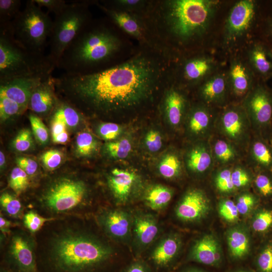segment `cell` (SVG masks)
I'll list each match as a JSON object with an SVG mask.
<instances>
[{"instance_id":"1","label":"cell","mask_w":272,"mask_h":272,"mask_svg":"<svg viewBox=\"0 0 272 272\" xmlns=\"http://www.w3.org/2000/svg\"><path fill=\"white\" fill-rule=\"evenodd\" d=\"M168 56L148 47L132 57L101 71L55 78L60 91L78 104L104 114L135 109L149 101L167 79Z\"/></svg>"},{"instance_id":"2","label":"cell","mask_w":272,"mask_h":272,"mask_svg":"<svg viewBox=\"0 0 272 272\" xmlns=\"http://www.w3.org/2000/svg\"><path fill=\"white\" fill-rule=\"evenodd\" d=\"M215 8V2L207 0L151 2L144 18L153 45L167 55L171 44L195 40L207 28Z\"/></svg>"},{"instance_id":"3","label":"cell","mask_w":272,"mask_h":272,"mask_svg":"<svg viewBox=\"0 0 272 272\" xmlns=\"http://www.w3.org/2000/svg\"><path fill=\"white\" fill-rule=\"evenodd\" d=\"M121 42L110 27L90 21L65 49L57 67L69 75H84L105 70L120 49Z\"/></svg>"},{"instance_id":"4","label":"cell","mask_w":272,"mask_h":272,"mask_svg":"<svg viewBox=\"0 0 272 272\" xmlns=\"http://www.w3.org/2000/svg\"><path fill=\"white\" fill-rule=\"evenodd\" d=\"M49 246V261L56 272H90L103 265L114 254L106 243L80 231L60 233Z\"/></svg>"},{"instance_id":"5","label":"cell","mask_w":272,"mask_h":272,"mask_svg":"<svg viewBox=\"0 0 272 272\" xmlns=\"http://www.w3.org/2000/svg\"><path fill=\"white\" fill-rule=\"evenodd\" d=\"M11 22L0 24V81L51 75L56 66L49 56L30 51L19 43Z\"/></svg>"},{"instance_id":"6","label":"cell","mask_w":272,"mask_h":272,"mask_svg":"<svg viewBox=\"0 0 272 272\" xmlns=\"http://www.w3.org/2000/svg\"><path fill=\"white\" fill-rule=\"evenodd\" d=\"M53 20L34 0L27 1L25 8L11 22L13 35L24 48L44 54L52 31Z\"/></svg>"},{"instance_id":"7","label":"cell","mask_w":272,"mask_h":272,"mask_svg":"<svg viewBox=\"0 0 272 272\" xmlns=\"http://www.w3.org/2000/svg\"><path fill=\"white\" fill-rule=\"evenodd\" d=\"M89 3L88 1L67 3L55 15L48 42V55L56 67L65 49L91 21Z\"/></svg>"},{"instance_id":"8","label":"cell","mask_w":272,"mask_h":272,"mask_svg":"<svg viewBox=\"0 0 272 272\" xmlns=\"http://www.w3.org/2000/svg\"><path fill=\"white\" fill-rule=\"evenodd\" d=\"M88 195L86 183L81 180L59 179L52 183L42 196L43 206L54 214H62L79 209Z\"/></svg>"},{"instance_id":"9","label":"cell","mask_w":272,"mask_h":272,"mask_svg":"<svg viewBox=\"0 0 272 272\" xmlns=\"http://www.w3.org/2000/svg\"><path fill=\"white\" fill-rule=\"evenodd\" d=\"M6 261L14 272H38L34 240L26 233L16 232L9 241Z\"/></svg>"},{"instance_id":"10","label":"cell","mask_w":272,"mask_h":272,"mask_svg":"<svg viewBox=\"0 0 272 272\" xmlns=\"http://www.w3.org/2000/svg\"><path fill=\"white\" fill-rule=\"evenodd\" d=\"M107 185L116 202L125 205L143 192L140 175L131 170L115 168L107 178Z\"/></svg>"},{"instance_id":"11","label":"cell","mask_w":272,"mask_h":272,"mask_svg":"<svg viewBox=\"0 0 272 272\" xmlns=\"http://www.w3.org/2000/svg\"><path fill=\"white\" fill-rule=\"evenodd\" d=\"M99 225L112 240L122 244L131 242L133 213L122 209H107L97 217Z\"/></svg>"},{"instance_id":"12","label":"cell","mask_w":272,"mask_h":272,"mask_svg":"<svg viewBox=\"0 0 272 272\" xmlns=\"http://www.w3.org/2000/svg\"><path fill=\"white\" fill-rule=\"evenodd\" d=\"M250 123L257 128L267 126L272 120V94L259 85L250 91L244 103Z\"/></svg>"},{"instance_id":"13","label":"cell","mask_w":272,"mask_h":272,"mask_svg":"<svg viewBox=\"0 0 272 272\" xmlns=\"http://www.w3.org/2000/svg\"><path fill=\"white\" fill-rule=\"evenodd\" d=\"M218 123L221 134L234 145H241L246 141L250 122L243 107L233 106L226 109Z\"/></svg>"},{"instance_id":"14","label":"cell","mask_w":272,"mask_h":272,"mask_svg":"<svg viewBox=\"0 0 272 272\" xmlns=\"http://www.w3.org/2000/svg\"><path fill=\"white\" fill-rule=\"evenodd\" d=\"M96 4L123 31L148 47H153L143 16L116 9L100 2Z\"/></svg>"},{"instance_id":"15","label":"cell","mask_w":272,"mask_h":272,"mask_svg":"<svg viewBox=\"0 0 272 272\" xmlns=\"http://www.w3.org/2000/svg\"><path fill=\"white\" fill-rule=\"evenodd\" d=\"M160 230L156 216L150 213H133L131 244L136 254H141L155 241Z\"/></svg>"},{"instance_id":"16","label":"cell","mask_w":272,"mask_h":272,"mask_svg":"<svg viewBox=\"0 0 272 272\" xmlns=\"http://www.w3.org/2000/svg\"><path fill=\"white\" fill-rule=\"evenodd\" d=\"M211 208L206 192L197 188H190L183 195L175 209L176 217L184 222H194L204 218Z\"/></svg>"},{"instance_id":"17","label":"cell","mask_w":272,"mask_h":272,"mask_svg":"<svg viewBox=\"0 0 272 272\" xmlns=\"http://www.w3.org/2000/svg\"><path fill=\"white\" fill-rule=\"evenodd\" d=\"M50 75L17 78L0 81V96L12 100L25 109L28 107L34 89Z\"/></svg>"},{"instance_id":"18","label":"cell","mask_w":272,"mask_h":272,"mask_svg":"<svg viewBox=\"0 0 272 272\" xmlns=\"http://www.w3.org/2000/svg\"><path fill=\"white\" fill-rule=\"evenodd\" d=\"M188 260L209 267H221L224 258L217 238L207 234L197 239L189 251Z\"/></svg>"},{"instance_id":"19","label":"cell","mask_w":272,"mask_h":272,"mask_svg":"<svg viewBox=\"0 0 272 272\" xmlns=\"http://www.w3.org/2000/svg\"><path fill=\"white\" fill-rule=\"evenodd\" d=\"M256 5L253 1L237 3L231 9L225 26V35L229 40L241 36L249 28L255 14Z\"/></svg>"},{"instance_id":"20","label":"cell","mask_w":272,"mask_h":272,"mask_svg":"<svg viewBox=\"0 0 272 272\" xmlns=\"http://www.w3.org/2000/svg\"><path fill=\"white\" fill-rule=\"evenodd\" d=\"M185 119L186 131L194 140H203L209 135L213 128V114L204 105L192 107L186 113Z\"/></svg>"},{"instance_id":"21","label":"cell","mask_w":272,"mask_h":272,"mask_svg":"<svg viewBox=\"0 0 272 272\" xmlns=\"http://www.w3.org/2000/svg\"><path fill=\"white\" fill-rule=\"evenodd\" d=\"M181 246V238L178 234L170 233L164 235L152 248L150 259L158 267H168L177 257Z\"/></svg>"},{"instance_id":"22","label":"cell","mask_w":272,"mask_h":272,"mask_svg":"<svg viewBox=\"0 0 272 272\" xmlns=\"http://www.w3.org/2000/svg\"><path fill=\"white\" fill-rule=\"evenodd\" d=\"M54 77L52 75L43 80L34 89L28 107L34 113L46 114L52 111L55 105Z\"/></svg>"},{"instance_id":"23","label":"cell","mask_w":272,"mask_h":272,"mask_svg":"<svg viewBox=\"0 0 272 272\" xmlns=\"http://www.w3.org/2000/svg\"><path fill=\"white\" fill-rule=\"evenodd\" d=\"M187 101L184 95L175 87L165 92L163 100L165 118L172 127H178L186 115Z\"/></svg>"},{"instance_id":"24","label":"cell","mask_w":272,"mask_h":272,"mask_svg":"<svg viewBox=\"0 0 272 272\" xmlns=\"http://www.w3.org/2000/svg\"><path fill=\"white\" fill-rule=\"evenodd\" d=\"M214 160L211 147L203 141H199L192 146L185 156L187 169L195 174L208 171L213 165Z\"/></svg>"},{"instance_id":"25","label":"cell","mask_w":272,"mask_h":272,"mask_svg":"<svg viewBox=\"0 0 272 272\" xmlns=\"http://www.w3.org/2000/svg\"><path fill=\"white\" fill-rule=\"evenodd\" d=\"M143 200L145 205L155 211L165 209L172 199L174 191L166 185L154 184L150 185L143 192Z\"/></svg>"},{"instance_id":"26","label":"cell","mask_w":272,"mask_h":272,"mask_svg":"<svg viewBox=\"0 0 272 272\" xmlns=\"http://www.w3.org/2000/svg\"><path fill=\"white\" fill-rule=\"evenodd\" d=\"M227 81L223 75H215L206 81L201 86L199 93L202 100L208 104L221 102L225 98Z\"/></svg>"},{"instance_id":"27","label":"cell","mask_w":272,"mask_h":272,"mask_svg":"<svg viewBox=\"0 0 272 272\" xmlns=\"http://www.w3.org/2000/svg\"><path fill=\"white\" fill-rule=\"evenodd\" d=\"M229 251L234 261L245 259L249 252L250 242L247 232L241 228L231 229L227 236Z\"/></svg>"},{"instance_id":"28","label":"cell","mask_w":272,"mask_h":272,"mask_svg":"<svg viewBox=\"0 0 272 272\" xmlns=\"http://www.w3.org/2000/svg\"><path fill=\"white\" fill-rule=\"evenodd\" d=\"M267 46L256 44L250 52V58L252 66L259 75L264 79L272 76V50Z\"/></svg>"},{"instance_id":"29","label":"cell","mask_w":272,"mask_h":272,"mask_svg":"<svg viewBox=\"0 0 272 272\" xmlns=\"http://www.w3.org/2000/svg\"><path fill=\"white\" fill-rule=\"evenodd\" d=\"M212 61L207 58L197 57L187 60L182 67L183 79L188 83H195L203 78L211 71Z\"/></svg>"},{"instance_id":"30","label":"cell","mask_w":272,"mask_h":272,"mask_svg":"<svg viewBox=\"0 0 272 272\" xmlns=\"http://www.w3.org/2000/svg\"><path fill=\"white\" fill-rule=\"evenodd\" d=\"M230 79L232 91L237 97L243 96L250 89L251 77L246 67L241 62H234L231 66Z\"/></svg>"},{"instance_id":"31","label":"cell","mask_w":272,"mask_h":272,"mask_svg":"<svg viewBox=\"0 0 272 272\" xmlns=\"http://www.w3.org/2000/svg\"><path fill=\"white\" fill-rule=\"evenodd\" d=\"M157 169L163 178L168 180L175 179L181 173L182 161L175 152H168L161 157L157 165Z\"/></svg>"},{"instance_id":"32","label":"cell","mask_w":272,"mask_h":272,"mask_svg":"<svg viewBox=\"0 0 272 272\" xmlns=\"http://www.w3.org/2000/svg\"><path fill=\"white\" fill-rule=\"evenodd\" d=\"M252 230L257 234L271 237L272 234V204L258 208L251 221Z\"/></svg>"},{"instance_id":"33","label":"cell","mask_w":272,"mask_h":272,"mask_svg":"<svg viewBox=\"0 0 272 272\" xmlns=\"http://www.w3.org/2000/svg\"><path fill=\"white\" fill-rule=\"evenodd\" d=\"M234 145L225 139H217L211 146L214 159L221 165L235 162L239 155Z\"/></svg>"},{"instance_id":"34","label":"cell","mask_w":272,"mask_h":272,"mask_svg":"<svg viewBox=\"0 0 272 272\" xmlns=\"http://www.w3.org/2000/svg\"><path fill=\"white\" fill-rule=\"evenodd\" d=\"M133 148V141L127 135L121 137L118 139L107 142L104 150L111 158L116 160L124 159L130 154Z\"/></svg>"},{"instance_id":"35","label":"cell","mask_w":272,"mask_h":272,"mask_svg":"<svg viewBox=\"0 0 272 272\" xmlns=\"http://www.w3.org/2000/svg\"><path fill=\"white\" fill-rule=\"evenodd\" d=\"M151 2L143 0H115L104 1L102 4L116 9L144 16Z\"/></svg>"},{"instance_id":"36","label":"cell","mask_w":272,"mask_h":272,"mask_svg":"<svg viewBox=\"0 0 272 272\" xmlns=\"http://www.w3.org/2000/svg\"><path fill=\"white\" fill-rule=\"evenodd\" d=\"M59 103L56 99L52 117L61 120L67 127H74L78 125L81 115L77 110L67 103Z\"/></svg>"},{"instance_id":"37","label":"cell","mask_w":272,"mask_h":272,"mask_svg":"<svg viewBox=\"0 0 272 272\" xmlns=\"http://www.w3.org/2000/svg\"><path fill=\"white\" fill-rule=\"evenodd\" d=\"M255 272H272V236L266 238L254 261Z\"/></svg>"},{"instance_id":"38","label":"cell","mask_w":272,"mask_h":272,"mask_svg":"<svg viewBox=\"0 0 272 272\" xmlns=\"http://www.w3.org/2000/svg\"><path fill=\"white\" fill-rule=\"evenodd\" d=\"M251 155L254 161L266 170L272 169V151L264 142L254 141L251 146Z\"/></svg>"},{"instance_id":"39","label":"cell","mask_w":272,"mask_h":272,"mask_svg":"<svg viewBox=\"0 0 272 272\" xmlns=\"http://www.w3.org/2000/svg\"><path fill=\"white\" fill-rule=\"evenodd\" d=\"M98 142L90 132H80L76 140V151L81 157H88L93 155L97 150Z\"/></svg>"},{"instance_id":"40","label":"cell","mask_w":272,"mask_h":272,"mask_svg":"<svg viewBox=\"0 0 272 272\" xmlns=\"http://www.w3.org/2000/svg\"><path fill=\"white\" fill-rule=\"evenodd\" d=\"M9 185L16 195L24 192L29 185L28 175L18 166L14 168L9 177Z\"/></svg>"},{"instance_id":"41","label":"cell","mask_w":272,"mask_h":272,"mask_svg":"<svg viewBox=\"0 0 272 272\" xmlns=\"http://www.w3.org/2000/svg\"><path fill=\"white\" fill-rule=\"evenodd\" d=\"M0 204L2 210L8 215L18 218L22 212V206L20 200L13 194L4 192L0 196Z\"/></svg>"},{"instance_id":"42","label":"cell","mask_w":272,"mask_h":272,"mask_svg":"<svg viewBox=\"0 0 272 272\" xmlns=\"http://www.w3.org/2000/svg\"><path fill=\"white\" fill-rule=\"evenodd\" d=\"M20 0L0 1V24L12 22L21 11Z\"/></svg>"},{"instance_id":"43","label":"cell","mask_w":272,"mask_h":272,"mask_svg":"<svg viewBox=\"0 0 272 272\" xmlns=\"http://www.w3.org/2000/svg\"><path fill=\"white\" fill-rule=\"evenodd\" d=\"M254 185L257 192L263 199L272 200V176L261 172L255 177Z\"/></svg>"},{"instance_id":"44","label":"cell","mask_w":272,"mask_h":272,"mask_svg":"<svg viewBox=\"0 0 272 272\" xmlns=\"http://www.w3.org/2000/svg\"><path fill=\"white\" fill-rule=\"evenodd\" d=\"M97 133L102 139L111 142L120 138L123 133V127L113 122H102L97 127Z\"/></svg>"},{"instance_id":"45","label":"cell","mask_w":272,"mask_h":272,"mask_svg":"<svg viewBox=\"0 0 272 272\" xmlns=\"http://www.w3.org/2000/svg\"><path fill=\"white\" fill-rule=\"evenodd\" d=\"M29 119L33 134L36 140L40 144H46L49 140V132L41 118L33 113H30Z\"/></svg>"},{"instance_id":"46","label":"cell","mask_w":272,"mask_h":272,"mask_svg":"<svg viewBox=\"0 0 272 272\" xmlns=\"http://www.w3.org/2000/svg\"><path fill=\"white\" fill-rule=\"evenodd\" d=\"M163 137L157 129L148 130L144 137V146L145 149L151 153H155L161 150L163 146Z\"/></svg>"},{"instance_id":"47","label":"cell","mask_w":272,"mask_h":272,"mask_svg":"<svg viewBox=\"0 0 272 272\" xmlns=\"http://www.w3.org/2000/svg\"><path fill=\"white\" fill-rule=\"evenodd\" d=\"M231 171L229 168H223L216 174L215 185L217 189L222 193H229L235 189L232 180Z\"/></svg>"},{"instance_id":"48","label":"cell","mask_w":272,"mask_h":272,"mask_svg":"<svg viewBox=\"0 0 272 272\" xmlns=\"http://www.w3.org/2000/svg\"><path fill=\"white\" fill-rule=\"evenodd\" d=\"M25 109L12 100L0 96V118L6 121L22 113Z\"/></svg>"},{"instance_id":"49","label":"cell","mask_w":272,"mask_h":272,"mask_svg":"<svg viewBox=\"0 0 272 272\" xmlns=\"http://www.w3.org/2000/svg\"><path fill=\"white\" fill-rule=\"evenodd\" d=\"M218 211L220 216L227 222H233L238 219L239 213L236 203L230 199L221 200Z\"/></svg>"},{"instance_id":"50","label":"cell","mask_w":272,"mask_h":272,"mask_svg":"<svg viewBox=\"0 0 272 272\" xmlns=\"http://www.w3.org/2000/svg\"><path fill=\"white\" fill-rule=\"evenodd\" d=\"M40 159L45 168L51 171L60 166L62 162L63 155L59 150L52 149L43 153Z\"/></svg>"},{"instance_id":"51","label":"cell","mask_w":272,"mask_h":272,"mask_svg":"<svg viewBox=\"0 0 272 272\" xmlns=\"http://www.w3.org/2000/svg\"><path fill=\"white\" fill-rule=\"evenodd\" d=\"M52 141L56 144H64L69 140L66 125L60 120L52 117L51 121Z\"/></svg>"},{"instance_id":"52","label":"cell","mask_w":272,"mask_h":272,"mask_svg":"<svg viewBox=\"0 0 272 272\" xmlns=\"http://www.w3.org/2000/svg\"><path fill=\"white\" fill-rule=\"evenodd\" d=\"M53 220V218L43 217L32 211L27 212L23 218L25 227L32 233L38 231L45 223Z\"/></svg>"},{"instance_id":"53","label":"cell","mask_w":272,"mask_h":272,"mask_svg":"<svg viewBox=\"0 0 272 272\" xmlns=\"http://www.w3.org/2000/svg\"><path fill=\"white\" fill-rule=\"evenodd\" d=\"M33 145L31 131L28 129H23L19 132L14 138L12 146L14 149L19 152H24L29 150Z\"/></svg>"},{"instance_id":"54","label":"cell","mask_w":272,"mask_h":272,"mask_svg":"<svg viewBox=\"0 0 272 272\" xmlns=\"http://www.w3.org/2000/svg\"><path fill=\"white\" fill-rule=\"evenodd\" d=\"M258 203V199L253 194L244 193L238 196L236 203L239 214L245 215L250 212Z\"/></svg>"},{"instance_id":"55","label":"cell","mask_w":272,"mask_h":272,"mask_svg":"<svg viewBox=\"0 0 272 272\" xmlns=\"http://www.w3.org/2000/svg\"><path fill=\"white\" fill-rule=\"evenodd\" d=\"M231 178L235 189L245 187L251 181L248 172L241 167H236L232 170Z\"/></svg>"},{"instance_id":"56","label":"cell","mask_w":272,"mask_h":272,"mask_svg":"<svg viewBox=\"0 0 272 272\" xmlns=\"http://www.w3.org/2000/svg\"><path fill=\"white\" fill-rule=\"evenodd\" d=\"M34 2L40 8L45 7L48 12L57 14L60 12L67 4L63 0H34Z\"/></svg>"},{"instance_id":"57","label":"cell","mask_w":272,"mask_h":272,"mask_svg":"<svg viewBox=\"0 0 272 272\" xmlns=\"http://www.w3.org/2000/svg\"><path fill=\"white\" fill-rule=\"evenodd\" d=\"M17 166L25 171L28 176L34 175L38 168L37 163L27 157H18L16 159Z\"/></svg>"},{"instance_id":"58","label":"cell","mask_w":272,"mask_h":272,"mask_svg":"<svg viewBox=\"0 0 272 272\" xmlns=\"http://www.w3.org/2000/svg\"><path fill=\"white\" fill-rule=\"evenodd\" d=\"M122 272H151V269L145 261L139 259L130 263Z\"/></svg>"},{"instance_id":"59","label":"cell","mask_w":272,"mask_h":272,"mask_svg":"<svg viewBox=\"0 0 272 272\" xmlns=\"http://www.w3.org/2000/svg\"><path fill=\"white\" fill-rule=\"evenodd\" d=\"M265 22L264 35L272 40V8Z\"/></svg>"},{"instance_id":"60","label":"cell","mask_w":272,"mask_h":272,"mask_svg":"<svg viewBox=\"0 0 272 272\" xmlns=\"http://www.w3.org/2000/svg\"><path fill=\"white\" fill-rule=\"evenodd\" d=\"M11 226V222L1 215L0 229L2 233L5 234L10 233Z\"/></svg>"},{"instance_id":"61","label":"cell","mask_w":272,"mask_h":272,"mask_svg":"<svg viewBox=\"0 0 272 272\" xmlns=\"http://www.w3.org/2000/svg\"><path fill=\"white\" fill-rule=\"evenodd\" d=\"M181 272H209L202 268L197 267H188L184 268Z\"/></svg>"},{"instance_id":"62","label":"cell","mask_w":272,"mask_h":272,"mask_svg":"<svg viewBox=\"0 0 272 272\" xmlns=\"http://www.w3.org/2000/svg\"><path fill=\"white\" fill-rule=\"evenodd\" d=\"M6 162L5 156L4 153L2 151L0 152V167L1 169H3Z\"/></svg>"},{"instance_id":"63","label":"cell","mask_w":272,"mask_h":272,"mask_svg":"<svg viewBox=\"0 0 272 272\" xmlns=\"http://www.w3.org/2000/svg\"><path fill=\"white\" fill-rule=\"evenodd\" d=\"M230 272H255L254 270L248 269L244 268H239L235 269Z\"/></svg>"},{"instance_id":"64","label":"cell","mask_w":272,"mask_h":272,"mask_svg":"<svg viewBox=\"0 0 272 272\" xmlns=\"http://www.w3.org/2000/svg\"><path fill=\"white\" fill-rule=\"evenodd\" d=\"M0 272H10L9 270H8L7 269L3 267H1V270H0Z\"/></svg>"}]
</instances>
